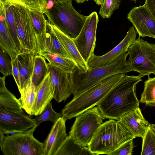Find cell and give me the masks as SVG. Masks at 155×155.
I'll list each match as a JSON object with an SVG mask.
<instances>
[{
    "label": "cell",
    "mask_w": 155,
    "mask_h": 155,
    "mask_svg": "<svg viewBox=\"0 0 155 155\" xmlns=\"http://www.w3.org/2000/svg\"><path fill=\"white\" fill-rule=\"evenodd\" d=\"M72 0H62L54 3L45 14L48 21L71 38L80 33L87 17L78 12L72 4Z\"/></svg>",
    "instance_id": "obj_5"
},
{
    "label": "cell",
    "mask_w": 155,
    "mask_h": 155,
    "mask_svg": "<svg viewBox=\"0 0 155 155\" xmlns=\"http://www.w3.org/2000/svg\"><path fill=\"white\" fill-rule=\"evenodd\" d=\"M21 97L19 99L22 108L28 114L31 115L35 104L37 90L31 80L20 91Z\"/></svg>",
    "instance_id": "obj_24"
},
{
    "label": "cell",
    "mask_w": 155,
    "mask_h": 155,
    "mask_svg": "<svg viewBox=\"0 0 155 155\" xmlns=\"http://www.w3.org/2000/svg\"><path fill=\"white\" fill-rule=\"evenodd\" d=\"M98 5H101L102 3L103 0H93Z\"/></svg>",
    "instance_id": "obj_39"
},
{
    "label": "cell",
    "mask_w": 155,
    "mask_h": 155,
    "mask_svg": "<svg viewBox=\"0 0 155 155\" xmlns=\"http://www.w3.org/2000/svg\"><path fill=\"white\" fill-rule=\"evenodd\" d=\"M34 119L36 128L42 122L50 121L55 122L58 118L62 116L61 114L55 111L53 109L52 103L50 102L40 114Z\"/></svg>",
    "instance_id": "obj_30"
},
{
    "label": "cell",
    "mask_w": 155,
    "mask_h": 155,
    "mask_svg": "<svg viewBox=\"0 0 155 155\" xmlns=\"http://www.w3.org/2000/svg\"><path fill=\"white\" fill-rule=\"evenodd\" d=\"M105 118L97 106L88 109L76 116L69 136L82 146L88 147Z\"/></svg>",
    "instance_id": "obj_8"
},
{
    "label": "cell",
    "mask_w": 155,
    "mask_h": 155,
    "mask_svg": "<svg viewBox=\"0 0 155 155\" xmlns=\"http://www.w3.org/2000/svg\"><path fill=\"white\" fill-rule=\"evenodd\" d=\"M49 63L63 71L71 74L77 69L75 62L71 59L61 57L56 54L45 53L41 55Z\"/></svg>",
    "instance_id": "obj_25"
},
{
    "label": "cell",
    "mask_w": 155,
    "mask_h": 155,
    "mask_svg": "<svg viewBox=\"0 0 155 155\" xmlns=\"http://www.w3.org/2000/svg\"><path fill=\"white\" fill-rule=\"evenodd\" d=\"M35 126L34 118L23 111H12L0 109V130L5 134L25 132L36 128Z\"/></svg>",
    "instance_id": "obj_11"
},
{
    "label": "cell",
    "mask_w": 155,
    "mask_h": 155,
    "mask_svg": "<svg viewBox=\"0 0 155 155\" xmlns=\"http://www.w3.org/2000/svg\"><path fill=\"white\" fill-rule=\"evenodd\" d=\"M127 18L133 24L139 38H155V20L144 4L133 8L128 14Z\"/></svg>",
    "instance_id": "obj_13"
},
{
    "label": "cell",
    "mask_w": 155,
    "mask_h": 155,
    "mask_svg": "<svg viewBox=\"0 0 155 155\" xmlns=\"http://www.w3.org/2000/svg\"><path fill=\"white\" fill-rule=\"evenodd\" d=\"M150 125L152 129L155 132V124H150Z\"/></svg>",
    "instance_id": "obj_41"
},
{
    "label": "cell",
    "mask_w": 155,
    "mask_h": 155,
    "mask_svg": "<svg viewBox=\"0 0 155 155\" xmlns=\"http://www.w3.org/2000/svg\"><path fill=\"white\" fill-rule=\"evenodd\" d=\"M48 71L55 88L54 98L58 103L65 101L73 93L70 74L48 63Z\"/></svg>",
    "instance_id": "obj_14"
},
{
    "label": "cell",
    "mask_w": 155,
    "mask_h": 155,
    "mask_svg": "<svg viewBox=\"0 0 155 155\" xmlns=\"http://www.w3.org/2000/svg\"><path fill=\"white\" fill-rule=\"evenodd\" d=\"M52 1L54 3H56L58 2H60L62 0H52Z\"/></svg>",
    "instance_id": "obj_42"
},
{
    "label": "cell",
    "mask_w": 155,
    "mask_h": 155,
    "mask_svg": "<svg viewBox=\"0 0 155 155\" xmlns=\"http://www.w3.org/2000/svg\"><path fill=\"white\" fill-rule=\"evenodd\" d=\"M24 5L29 10L45 14L49 0H13Z\"/></svg>",
    "instance_id": "obj_33"
},
{
    "label": "cell",
    "mask_w": 155,
    "mask_h": 155,
    "mask_svg": "<svg viewBox=\"0 0 155 155\" xmlns=\"http://www.w3.org/2000/svg\"><path fill=\"white\" fill-rule=\"evenodd\" d=\"M75 2L78 3H81L85 2L87 1L90 0H75Z\"/></svg>",
    "instance_id": "obj_40"
},
{
    "label": "cell",
    "mask_w": 155,
    "mask_h": 155,
    "mask_svg": "<svg viewBox=\"0 0 155 155\" xmlns=\"http://www.w3.org/2000/svg\"><path fill=\"white\" fill-rule=\"evenodd\" d=\"M48 63L41 55H35L34 65L31 81L36 89L48 73Z\"/></svg>",
    "instance_id": "obj_26"
},
{
    "label": "cell",
    "mask_w": 155,
    "mask_h": 155,
    "mask_svg": "<svg viewBox=\"0 0 155 155\" xmlns=\"http://www.w3.org/2000/svg\"><path fill=\"white\" fill-rule=\"evenodd\" d=\"M137 32L134 27H130L123 40L106 54L101 56L94 54L88 60V68L106 66L115 61L123 53L127 51L129 46L136 39Z\"/></svg>",
    "instance_id": "obj_12"
},
{
    "label": "cell",
    "mask_w": 155,
    "mask_h": 155,
    "mask_svg": "<svg viewBox=\"0 0 155 155\" xmlns=\"http://www.w3.org/2000/svg\"><path fill=\"white\" fill-rule=\"evenodd\" d=\"M36 128L6 137L1 150L4 155H44L43 143L33 136Z\"/></svg>",
    "instance_id": "obj_9"
},
{
    "label": "cell",
    "mask_w": 155,
    "mask_h": 155,
    "mask_svg": "<svg viewBox=\"0 0 155 155\" xmlns=\"http://www.w3.org/2000/svg\"><path fill=\"white\" fill-rule=\"evenodd\" d=\"M53 30L60 43L70 59L75 63L79 73L86 72L88 69L87 63L82 58L73 39L64 34L55 26L51 25Z\"/></svg>",
    "instance_id": "obj_18"
},
{
    "label": "cell",
    "mask_w": 155,
    "mask_h": 155,
    "mask_svg": "<svg viewBox=\"0 0 155 155\" xmlns=\"http://www.w3.org/2000/svg\"><path fill=\"white\" fill-rule=\"evenodd\" d=\"M142 138L141 155H155V132L150 124Z\"/></svg>",
    "instance_id": "obj_29"
},
{
    "label": "cell",
    "mask_w": 155,
    "mask_h": 155,
    "mask_svg": "<svg viewBox=\"0 0 155 155\" xmlns=\"http://www.w3.org/2000/svg\"><path fill=\"white\" fill-rule=\"evenodd\" d=\"M67 120L62 116L54 122L48 137L43 143L44 155H54L66 138Z\"/></svg>",
    "instance_id": "obj_16"
},
{
    "label": "cell",
    "mask_w": 155,
    "mask_h": 155,
    "mask_svg": "<svg viewBox=\"0 0 155 155\" xmlns=\"http://www.w3.org/2000/svg\"><path fill=\"white\" fill-rule=\"evenodd\" d=\"M132 0L134 1H135V2H136V1L137 0Z\"/></svg>",
    "instance_id": "obj_43"
},
{
    "label": "cell",
    "mask_w": 155,
    "mask_h": 155,
    "mask_svg": "<svg viewBox=\"0 0 155 155\" xmlns=\"http://www.w3.org/2000/svg\"><path fill=\"white\" fill-rule=\"evenodd\" d=\"M144 4L148 9L155 20V0H145Z\"/></svg>",
    "instance_id": "obj_37"
},
{
    "label": "cell",
    "mask_w": 155,
    "mask_h": 155,
    "mask_svg": "<svg viewBox=\"0 0 155 155\" xmlns=\"http://www.w3.org/2000/svg\"><path fill=\"white\" fill-rule=\"evenodd\" d=\"M4 134H5L0 130V147L2 146L6 137Z\"/></svg>",
    "instance_id": "obj_38"
},
{
    "label": "cell",
    "mask_w": 155,
    "mask_h": 155,
    "mask_svg": "<svg viewBox=\"0 0 155 155\" xmlns=\"http://www.w3.org/2000/svg\"><path fill=\"white\" fill-rule=\"evenodd\" d=\"M98 21L97 12L94 11L92 12L87 16L79 35L73 39L79 53L87 63L91 56L94 54Z\"/></svg>",
    "instance_id": "obj_10"
},
{
    "label": "cell",
    "mask_w": 155,
    "mask_h": 155,
    "mask_svg": "<svg viewBox=\"0 0 155 155\" xmlns=\"http://www.w3.org/2000/svg\"><path fill=\"white\" fill-rule=\"evenodd\" d=\"M139 75H125L120 82L97 105L106 118L118 120L128 112L139 107L136 86L142 81Z\"/></svg>",
    "instance_id": "obj_1"
},
{
    "label": "cell",
    "mask_w": 155,
    "mask_h": 155,
    "mask_svg": "<svg viewBox=\"0 0 155 155\" xmlns=\"http://www.w3.org/2000/svg\"><path fill=\"white\" fill-rule=\"evenodd\" d=\"M54 155H93L88 147H84L75 141L69 135L55 152Z\"/></svg>",
    "instance_id": "obj_23"
},
{
    "label": "cell",
    "mask_w": 155,
    "mask_h": 155,
    "mask_svg": "<svg viewBox=\"0 0 155 155\" xmlns=\"http://www.w3.org/2000/svg\"><path fill=\"white\" fill-rule=\"evenodd\" d=\"M120 0H103L99 11V14L103 18H110L114 11L118 9Z\"/></svg>",
    "instance_id": "obj_32"
},
{
    "label": "cell",
    "mask_w": 155,
    "mask_h": 155,
    "mask_svg": "<svg viewBox=\"0 0 155 155\" xmlns=\"http://www.w3.org/2000/svg\"><path fill=\"white\" fill-rule=\"evenodd\" d=\"M35 55L32 53L23 52L19 54L16 58L21 85L19 91L31 80L34 68Z\"/></svg>",
    "instance_id": "obj_21"
},
{
    "label": "cell",
    "mask_w": 155,
    "mask_h": 155,
    "mask_svg": "<svg viewBox=\"0 0 155 155\" xmlns=\"http://www.w3.org/2000/svg\"><path fill=\"white\" fill-rule=\"evenodd\" d=\"M12 5L21 52L32 53L38 54L36 34L29 9L17 1L10 0Z\"/></svg>",
    "instance_id": "obj_7"
},
{
    "label": "cell",
    "mask_w": 155,
    "mask_h": 155,
    "mask_svg": "<svg viewBox=\"0 0 155 155\" xmlns=\"http://www.w3.org/2000/svg\"><path fill=\"white\" fill-rule=\"evenodd\" d=\"M127 52L123 53L115 61L106 66L89 68L85 73L77 70L70 74L74 97L75 98L104 78L115 74H125L131 71L126 59Z\"/></svg>",
    "instance_id": "obj_4"
},
{
    "label": "cell",
    "mask_w": 155,
    "mask_h": 155,
    "mask_svg": "<svg viewBox=\"0 0 155 155\" xmlns=\"http://www.w3.org/2000/svg\"><path fill=\"white\" fill-rule=\"evenodd\" d=\"M39 55L45 53L56 54L66 58L69 57L54 34L51 25L47 20L45 29L36 35Z\"/></svg>",
    "instance_id": "obj_15"
},
{
    "label": "cell",
    "mask_w": 155,
    "mask_h": 155,
    "mask_svg": "<svg viewBox=\"0 0 155 155\" xmlns=\"http://www.w3.org/2000/svg\"><path fill=\"white\" fill-rule=\"evenodd\" d=\"M12 74L19 91L21 89L20 76L17 62L16 58L12 61Z\"/></svg>",
    "instance_id": "obj_36"
},
{
    "label": "cell",
    "mask_w": 155,
    "mask_h": 155,
    "mask_svg": "<svg viewBox=\"0 0 155 155\" xmlns=\"http://www.w3.org/2000/svg\"><path fill=\"white\" fill-rule=\"evenodd\" d=\"M134 139L125 142L109 155H131L134 148Z\"/></svg>",
    "instance_id": "obj_35"
},
{
    "label": "cell",
    "mask_w": 155,
    "mask_h": 155,
    "mask_svg": "<svg viewBox=\"0 0 155 155\" xmlns=\"http://www.w3.org/2000/svg\"><path fill=\"white\" fill-rule=\"evenodd\" d=\"M12 59L10 55L2 48H0V71L6 77L12 74Z\"/></svg>",
    "instance_id": "obj_31"
},
{
    "label": "cell",
    "mask_w": 155,
    "mask_h": 155,
    "mask_svg": "<svg viewBox=\"0 0 155 155\" xmlns=\"http://www.w3.org/2000/svg\"><path fill=\"white\" fill-rule=\"evenodd\" d=\"M5 77L0 78V109L12 111H23L19 99L6 87Z\"/></svg>",
    "instance_id": "obj_22"
},
{
    "label": "cell",
    "mask_w": 155,
    "mask_h": 155,
    "mask_svg": "<svg viewBox=\"0 0 155 155\" xmlns=\"http://www.w3.org/2000/svg\"><path fill=\"white\" fill-rule=\"evenodd\" d=\"M29 10L36 35H39L45 29L47 20L44 16V13Z\"/></svg>",
    "instance_id": "obj_34"
},
{
    "label": "cell",
    "mask_w": 155,
    "mask_h": 155,
    "mask_svg": "<svg viewBox=\"0 0 155 155\" xmlns=\"http://www.w3.org/2000/svg\"><path fill=\"white\" fill-rule=\"evenodd\" d=\"M0 47L7 52L12 60L20 53L10 32L6 19L5 10L2 0L0 2Z\"/></svg>",
    "instance_id": "obj_20"
},
{
    "label": "cell",
    "mask_w": 155,
    "mask_h": 155,
    "mask_svg": "<svg viewBox=\"0 0 155 155\" xmlns=\"http://www.w3.org/2000/svg\"><path fill=\"white\" fill-rule=\"evenodd\" d=\"M135 138L118 120L110 119L98 128L88 147L93 155H109L125 142Z\"/></svg>",
    "instance_id": "obj_3"
},
{
    "label": "cell",
    "mask_w": 155,
    "mask_h": 155,
    "mask_svg": "<svg viewBox=\"0 0 155 155\" xmlns=\"http://www.w3.org/2000/svg\"><path fill=\"white\" fill-rule=\"evenodd\" d=\"M125 75L119 74L107 77L67 104L61 111L62 116L70 119L97 105L121 81Z\"/></svg>",
    "instance_id": "obj_2"
},
{
    "label": "cell",
    "mask_w": 155,
    "mask_h": 155,
    "mask_svg": "<svg viewBox=\"0 0 155 155\" xmlns=\"http://www.w3.org/2000/svg\"><path fill=\"white\" fill-rule=\"evenodd\" d=\"M127 52L129 55L127 62L131 71L138 72L141 78L155 77V44L150 43L140 38L129 46Z\"/></svg>",
    "instance_id": "obj_6"
},
{
    "label": "cell",
    "mask_w": 155,
    "mask_h": 155,
    "mask_svg": "<svg viewBox=\"0 0 155 155\" xmlns=\"http://www.w3.org/2000/svg\"><path fill=\"white\" fill-rule=\"evenodd\" d=\"M136 138L142 137L150 124L144 118L141 110L138 107L126 114L118 120Z\"/></svg>",
    "instance_id": "obj_17"
},
{
    "label": "cell",
    "mask_w": 155,
    "mask_h": 155,
    "mask_svg": "<svg viewBox=\"0 0 155 155\" xmlns=\"http://www.w3.org/2000/svg\"><path fill=\"white\" fill-rule=\"evenodd\" d=\"M4 3L8 25L10 34L20 52L21 48L18 35L14 12L10 0H2Z\"/></svg>",
    "instance_id": "obj_27"
},
{
    "label": "cell",
    "mask_w": 155,
    "mask_h": 155,
    "mask_svg": "<svg viewBox=\"0 0 155 155\" xmlns=\"http://www.w3.org/2000/svg\"><path fill=\"white\" fill-rule=\"evenodd\" d=\"M37 96L31 115L37 116L53 99L55 88L52 82L50 72L36 89Z\"/></svg>",
    "instance_id": "obj_19"
},
{
    "label": "cell",
    "mask_w": 155,
    "mask_h": 155,
    "mask_svg": "<svg viewBox=\"0 0 155 155\" xmlns=\"http://www.w3.org/2000/svg\"><path fill=\"white\" fill-rule=\"evenodd\" d=\"M140 102L155 107V77H148V79L144 81V90Z\"/></svg>",
    "instance_id": "obj_28"
}]
</instances>
